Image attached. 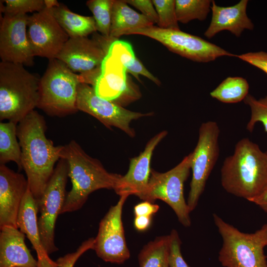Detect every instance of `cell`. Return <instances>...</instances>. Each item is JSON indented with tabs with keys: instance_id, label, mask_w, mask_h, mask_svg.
<instances>
[{
	"instance_id": "1",
	"label": "cell",
	"mask_w": 267,
	"mask_h": 267,
	"mask_svg": "<svg viewBox=\"0 0 267 267\" xmlns=\"http://www.w3.org/2000/svg\"><path fill=\"white\" fill-rule=\"evenodd\" d=\"M43 116L33 110L19 122L17 136L21 150V166L37 205L60 159L63 145L55 146L47 138Z\"/></svg>"
},
{
	"instance_id": "2",
	"label": "cell",
	"mask_w": 267,
	"mask_h": 267,
	"mask_svg": "<svg viewBox=\"0 0 267 267\" xmlns=\"http://www.w3.org/2000/svg\"><path fill=\"white\" fill-rule=\"evenodd\" d=\"M223 189L248 201L267 186V154L248 138L238 141L234 153L224 160L221 169Z\"/></svg>"
},
{
	"instance_id": "3",
	"label": "cell",
	"mask_w": 267,
	"mask_h": 267,
	"mask_svg": "<svg viewBox=\"0 0 267 267\" xmlns=\"http://www.w3.org/2000/svg\"><path fill=\"white\" fill-rule=\"evenodd\" d=\"M60 159L67 162L72 183L61 214L80 209L95 190H115L122 176L107 172L99 160L87 154L74 140L63 146Z\"/></svg>"
},
{
	"instance_id": "4",
	"label": "cell",
	"mask_w": 267,
	"mask_h": 267,
	"mask_svg": "<svg viewBox=\"0 0 267 267\" xmlns=\"http://www.w3.org/2000/svg\"><path fill=\"white\" fill-rule=\"evenodd\" d=\"M40 78L20 64L0 62V120L18 124L37 107Z\"/></svg>"
},
{
	"instance_id": "5",
	"label": "cell",
	"mask_w": 267,
	"mask_h": 267,
	"mask_svg": "<svg viewBox=\"0 0 267 267\" xmlns=\"http://www.w3.org/2000/svg\"><path fill=\"white\" fill-rule=\"evenodd\" d=\"M214 222L222 240L219 261L224 267H267V223L252 233L240 231L216 214Z\"/></svg>"
},
{
	"instance_id": "6",
	"label": "cell",
	"mask_w": 267,
	"mask_h": 267,
	"mask_svg": "<svg viewBox=\"0 0 267 267\" xmlns=\"http://www.w3.org/2000/svg\"><path fill=\"white\" fill-rule=\"evenodd\" d=\"M84 83L81 74L72 71L63 62L49 60L40 78L37 107L50 116L63 117L77 112L78 87Z\"/></svg>"
},
{
	"instance_id": "7",
	"label": "cell",
	"mask_w": 267,
	"mask_h": 267,
	"mask_svg": "<svg viewBox=\"0 0 267 267\" xmlns=\"http://www.w3.org/2000/svg\"><path fill=\"white\" fill-rule=\"evenodd\" d=\"M191 158L190 153L176 166L165 173L151 171L147 188L139 198L150 202L156 199L166 202L185 227L191 225V219L183 195V186L190 173Z\"/></svg>"
},
{
	"instance_id": "8",
	"label": "cell",
	"mask_w": 267,
	"mask_h": 267,
	"mask_svg": "<svg viewBox=\"0 0 267 267\" xmlns=\"http://www.w3.org/2000/svg\"><path fill=\"white\" fill-rule=\"evenodd\" d=\"M133 34L155 40L169 50L195 62H208L222 56H235L215 44L180 30L162 29L153 25L132 30L125 34Z\"/></svg>"
},
{
	"instance_id": "9",
	"label": "cell",
	"mask_w": 267,
	"mask_h": 267,
	"mask_svg": "<svg viewBox=\"0 0 267 267\" xmlns=\"http://www.w3.org/2000/svg\"><path fill=\"white\" fill-rule=\"evenodd\" d=\"M220 133L219 127L215 121L203 123L199 128L198 141L191 152L192 176L187 201L190 212L197 206L207 179L218 161Z\"/></svg>"
},
{
	"instance_id": "10",
	"label": "cell",
	"mask_w": 267,
	"mask_h": 267,
	"mask_svg": "<svg viewBox=\"0 0 267 267\" xmlns=\"http://www.w3.org/2000/svg\"><path fill=\"white\" fill-rule=\"evenodd\" d=\"M68 177L67 162L60 159L38 203L40 212L38 219L39 230L43 245L48 255L58 250L54 243L55 225L67 195L66 186Z\"/></svg>"
},
{
	"instance_id": "11",
	"label": "cell",
	"mask_w": 267,
	"mask_h": 267,
	"mask_svg": "<svg viewBox=\"0 0 267 267\" xmlns=\"http://www.w3.org/2000/svg\"><path fill=\"white\" fill-rule=\"evenodd\" d=\"M116 40L98 34L91 39L69 38L56 58L75 73L100 74L101 64Z\"/></svg>"
},
{
	"instance_id": "12",
	"label": "cell",
	"mask_w": 267,
	"mask_h": 267,
	"mask_svg": "<svg viewBox=\"0 0 267 267\" xmlns=\"http://www.w3.org/2000/svg\"><path fill=\"white\" fill-rule=\"evenodd\" d=\"M77 107L78 110L92 116L107 128H118L131 137L135 134L130 127L132 121L153 114L132 111L103 99L96 94L93 87L86 83L78 86Z\"/></svg>"
},
{
	"instance_id": "13",
	"label": "cell",
	"mask_w": 267,
	"mask_h": 267,
	"mask_svg": "<svg viewBox=\"0 0 267 267\" xmlns=\"http://www.w3.org/2000/svg\"><path fill=\"white\" fill-rule=\"evenodd\" d=\"M127 198L121 196L99 223L93 250L105 262L122 264L130 257L122 220L123 207Z\"/></svg>"
},
{
	"instance_id": "14",
	"label": "cell",
	"mask_w": 267,
	"mask_h": 267,
	"mask_svg": "<svg viewBox=\"0 0 267 267\" xmlns=\"http://www.w3.org/2000/svg\"><path fill=\"white\" fill-rule=\"evenodd\" d=\"M120 59L108 51L101 66V73L93 88L96 94L123 107L141 96L136 85L126 75Z\"/></svg>"
},
{
	"instance_id": "15",
	"label": "cell",
	"mask_w": 267,
	"mask_h": 267,
	"mask_svg": "<svg viewBox=\"0 0 267 267\" xmlns=\"http://www.w3.org/2000/svg\"><path fill=\"white\" fill-rule=\"evenodd\" d=\"M27 35L34 55L48 60L56 58L69 37L49 8L29 16Z\"/></svg>"
},
{
	"instance_id": "16",
	"label": "cell",
	"mask_w": 267,
	"mask_h": 267,
	"mask_svg": "<svg viewBox=\"0 0 267 267\" xmlns=\"http://www.w3.org/2000/svg\"><path fill=\"white\" fill-rule=\"evenodd\" d=\"M27 14H4L0 25V57L2 62L31 66L35 56L27 35Z\"/></svg>"
},
{
	"instance_id": "17",
	"label": "cell",
	"mask_w": 267,
	"mask_h": 267,
	"mask_svg": "<svg viewBox=\"0 0 267 267\" xmlns=\"http://www.w3.org/2000/svg\"><path fill=\"white\" fill-rule=\"evenodd\" d=\"M167 132L162 131L152 137L140 154L130 160L127 174L121 176L114 190L121 196L134 195L139 198L145 191L150 177V162L153 151L166 136Z\"/></svg>"
},
{
	"instance_id": "18",
	"label": "cell",
	"mask_w": 267,
	"mask_h": 267,
	"mask_svg": "<svg viewBox=\"0 0 267 267\" xmlns=\"http://www.w3.org/2000/svg\"><path fill=\"white\" fill-rule=\"evenodd\" d=\"M28 188L27 179L22 174L0 165V228H17L19 211Z\"/></svg>"
},
{
	"instance_id": "19",
	"label": "cell",
	"mask_w": 267,
	"mask_h": 267,
	"mask_svg": "<svg viewBox=\"0 0 267 267\" xmlns=\"http://www.w3.org/2000/svg\"><path fill=\"white\" fill-rule=\"evenodd\" d=\"M248 2L247 0H241L234 5L223 7L212 0V19L204 36L211 39L220 32L227 30L239 37L244 30H253L254 24L246 13Z\"/></svg>"
},
{
	"instance_id": "20",
	"label": "cell",
	"mask_w": 267,
	"mask_h": 267,
	"mask_svg": "<svg viewBox=\"0 0 267 267\" xmlns=\"http://www.w3.org/2000/svg\"><path fill=\"white\" fill-rule=\"evenodd\" d=\"M38 205L29 187L22 200L19 211L17 228L26 234L38 257V267H58L55 262L49 257L42 242L38 224Z\"/></svg>"
},
{
	"instance_id": "21",
	"label": "cell",
	"mask_w": 267,
	"mask_h": 267,
	"mask_svg": "<svg viewBox=\"0 0 267 267\" xmlns=\"http://www.w3.org/2000/svg\"><path fill=\"white\" fill-rule=\"evenodd\" d=\"M0 229V267H38L25 243V234L12 226Z\"/></svg>"
},
{
	"instance_id": "22",
	"label": "cell",
	"mask_w": 267,
	"mask_h": 267,
	"mask_svg": "<svg viewBox=\"0 0 267 267\" xmlns=\"http://www.w3.org/2000/svg\"><path fill=\"white\" fill-rule=\"evenodd\" d=\"M125 0H114L110 37L117 40L129 31L154 24L141 13L127 4Z\"/></svg>"
},
{
	"instance_id": "23",
	"label": "cell",
	"mask_w": 267,
	"mask_h": 267,
	"mask_svg": "<svg viewBox=\"0 0 267 267\" xmlns=\"http://www.w3.org/2000/svg\"><path fill=\"white\" fill-rule=\"evenodd\" d=\"M49 9L69 38L88 37L97 31L93 17L74 13L60 3L59 6Z\"/></svg>"
},
{
	"instance_id": "24",
	"label": "cell",
	"mask_w": 267,
	"mask_h": 267,
	"mask_svg": "<svg viewBox=\"0 0 267 267\" xmlns=\"http://www.w3.org/2000/svg\"><path fill=\"white\" fill-rule=\"evenodd\" d=\"M170 235L156 237L140 251L138 256L139 267H170Z\"/></svg>"
},
{
	"instance_id": "25",
	"label": "cell",
	"mask_w": 267,
	"mask_h": 267,
	"mask_svg": "<svg viewBox=\"0 0 267 267\" xmlns=\"http://www.w3.org/2000/svg\"><path fill=\"white\" fill-rule=\"evenodd\" d=\"M17 126L12 121L0 123V165L12 161L21 169V150L17 139Z\"/></svg>"
},
{
	"instance_id": "26",
	"label": "cell",
	"mask_w": 267,
	"mask_h": 267,
	"mask_svg": "<svg viewBox=\"0 0 267 267\" xmlns=\"http://www.w3.org/2000/svg\"><path fill=\"white\" fill-rule=\"evenodd\" d=\"M247 80L240 77H228L210 94L213 98L225 103H235L243 100L249 94Z\"/></svg>"
},
{
	"instance_id": "27",
	"label": "cell",
	"mask_w": 267,
	"mask_h": 267,
	"mask_svg": "<svg viewBox=\"0 0 267 267\" xmlns=\"http://www.w3.org/2000/svg\"><path fill=\"white\" fill-rule=\"evenodd\" d=\"M212 0H176V13L178 22L187 23L198 19L205 20L211 9Z\"/></svg>"
},
{
	"instance_id": "28",
	"label": "cell",
	"mask_w": 267,
	"mask_h": 267,
	"mask_svg": "<svg viewBox=\"0 0 267 267\" xmlns=\"http://www.w3.org/2000/svg\"><path fill=\"white\" fill-rule=\"evenodd\" d=\"M114 0H89L86 5L93 14L96 30L103 36L109 38Z\"/></svg>"
},
{
	"instance_id": "29",
	"label": "cell",
	"mask_w": 267,
	"mask_h": 267,
	"mask_svg": "<svg viewBox=\"0 0 267 267\" xmlns=\"http://www.w3.org/2000/svg\"><path fill=\"white\" fill-rule=\"evenodd\" d=\"M158 16V27L162 29L180 30L176 13V0H153Z\"/></svg>"
},
{
	"instance_id": "30",
	"label": "cell",
	"mask_w": 267,
	"mask_h": 267,
	"mask_svg": "<svg viewBox=\"0 0 267 267\" xmlns=\"http://www.w3.org/2000/svg\"><path fill=\"white\" fill-rule=\"evenodd\" d=\"M243 101L251 109V117L247 124L246 129L252 133L256 124L261 122L267 134V95L257 99L248 94Z\"/></svg>"
},
{
	"instance_id": "31",
	"label": "cell",
	"mask_w": 267,
	"mask_h": 267,
	"mask_svg": "<svg viewBox=\"0 0 267 267\" xmlns=\"http://www.w3.org/2000/svg\"><path fill=\"white\" fill-rule=\"evenodd\" d=\"M0 12L8 14L40 12L45 8L44 0H0Z\"/></svg>"
},
{
	"instance_id": "32",
	"label": "cell",
	"mask_w": 267,
	"mask_h": 267,
	"mask_svg": "<svg viewBox=\"0 0 267 267\" xmlns=\"http://www.w3.org/2000/svg\"><path fill=\"white\" fill-rule=\"evenodd\" d=\"M171 247L170 267H190L184 260L181 252V240L178 232L173 229L170 233Z\"/></svg>"
},
{
	"instance_id": "33",
	"label": "cell",
	"mask_w": 267,
	"mask_h": 267,
	"mask_svg": "<svg viewBox=\"0 0 267 267\" xmlns=\"http://www.w3.org/2000/svg\"><path fill=\"white\" fill-rule=\"evenodd\" d=\"M94 243V238H90L83 242L76 252L58 259L55 261L58 267H73L76 262L84 253L93 249Z\"/></svg>"
},
{
	"instance_id": "34",
	"label": "cell",
	"mask_w": 267,
	"mask_h": 267,
	"mask_svg": "<svg viewBox=\"0 0 267 267\" xmlns=\"http://www.w3.org/2000/svg\"><path fill=\"white\" fill-rule=\"evenodd\" d=\"M129 4L141 12V14L145 16L153 24H157L158 16L153 3L150 0H125Z\"/></svg>"
},
{
	"instance_id": "35",
	"label": "cell",
	"mask_w": 267,
	"mask_h": 267,
	"mask_svg": "<svg viewBox=\"0 0 267 267\" xmlns=\"http://www.w3.org/2000/svg\"><path fill=\"white\" fill-rule=\"evenodd\" d=\"M262 70L267 74V52H250L235 56Z\"/></svg>"
},
{
	"instance_id": "36",
	"label": "cell",
	"mask_w": 267,
	"mask_h": 267,
	"mask_svg": "<svg viewBox=\"0 0 267 267\" xmlns=\"http://www.w3.org/2000/svg\"><path fill=\"white\" fill-rule=\"evenodd\" d=\"M126 71L134 76L139 82L141 81L138 76L141 75L151 80L156 85L158 86L161 85L160 81L149 72L139 60L136 58L132 64L126 67Z\"/></svg>"
},
{
	"instance_id": "37",
	"label": "cell",
	"mask_w": 267,
	"mask_h": 267,
	"mask_svg": "<svg viewBox=\"0 0 267 267\" xmlns=\"http://www.w3.org/2000/svg\"><path fill=\"white\" fill-rule=\"evenodd\" d=\"M159 209L157 204H153L152 202L144 201L139 203L134 207V211L135 216H149L155 214Z\"/></svg>"
},
{
	"instance_id": "38",
	"label": "cell",
	"mask_w": 267,
	"mask_h": 267,
	"mask_svg": "<svg viewBox=\"0 0 267 267\" xmlns=\"http://www.w3.org/2000/svg\"><path fill=\"white\" fill-rule=\"evenodd\" d=\"M151 223V217L135 216L134 220V226L136 230L143 231L147 229Z\"/></svg>"
},
{
	"instance_id": "39",
	"label": "cell",
	"mask_w": 267,
	"mask_h": 267,
	"mask_svg": "<svg viewBox=\"0 0 267 267\" xmlns=\"http://www.w3.org/2000/svg\"><path fill=\"white\" fill-rule=\"evenodd\" d=\"M249 201L255 204L267 213V186L259 195Z\"/></svg>"
},
{
	"instance_id": "40",
	"label": "cell",
	"mask_w": 267,
	"mask_h": 267,
	"mask_svg": "<svg viewBox=\"0 0 267 267\" xmlns=\"http://www.w3.org/2000/svg\"><path fill=\"white\" fill-rule=\"evenodd\" d=\"M44 2L45 7L47 8H52L60 4V3L56 0H44Z\"/></svg>"
},
{
	"instance_id": "41",
	"label": "cell",
	"mask_w": 267,
	"mask_h": 267,
	"mask_svg": "<svg viewBox=\"0 0 267 267\" xmlns=\"http://www.w3.org/2000/svg\"><path fill=\"white\" fill-rule=\"evenodd\" d=\"M266 153H267V151L266 152Z\"/></svg>"
}]
</instances>
